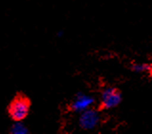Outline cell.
I'll return each instance as SVG.
<instances>
[{
	"label": "cell",
	"mask_w": 152,
	"mask_h": 134,
	"mask_svg": "<svg viewBox=\"0 0 152 134\" xmlns=\"http://www.w3.org/2000/svg\"><path fill=\"white\" fill-rule=\"evenodd\" d=\"M30 111V102L24 96H17L14 99L9 107L10 117L15 121H23L28 116Z\"/></svg>",
	"instance_id": "3957f363"
},
{
	"label": "cell",
	"mask_w": 152,
	"mask_h": 134,
	"mask_svg": "<svg viewBox=\"0 0 152 134\" xmlns=\"http://www.w3.org/2000/svg\"><path fill=\"white\" fill-rule=\"evenodd\" d=\"M97 100L93 95L85 92H77L69 105V110L74 113L80 114L82 111L93 107Z\"/></svg>",
	"instance_id": "277c9868"
},
{
	"label": "cell",
	"mask_w": 152,
	"mask_h": 134,
	"mask_svg": "<svg viewBox=\"0 0 152 134\" xmlns=\"http://www.w3.org/2000/svg\"><path fill=\"white\" fill-rule=\"evenodd\" d=\"M123 102V93L115 87L107 86L104 87L99 100V109L101 110H112L118 107Z\"/></svg>",
	"instance_id": "6da1fadb"
},
{
	"label": "cell",
	"mask_w": 152,
	"mask_h": 134,
	"mask_svg": "<svg viewBox=\"0 0 152 134\" xmlns=\"http://www.w3.org/2000/svg\"><path fill=\"white\" fill-rule=\"evenodd\" d=\"M130 71L137 74H150L151 68L150 63L135 62L130 65Z\"/></svg>",
	"instance_id": "5b68a950"
},
{
	"label": "cell",
	"mask_w": 152,
	"mask_h": 134,
	"mask_svg": "<svg viewBox=\"0 0 152 134\" xmlns=\"http://www.w3.org/2000/svg\"><path fill=\"white\" fill-rule=\"evenodd\" d=\"M102 123V110L95 107L86 110L79 114L77 125L80 129L85 131H93Z\"/></svg>",
	"instance_id": "7a4b0ae2"
},
{
	"label": "cell",
	"mask_w": 152,
	"mask_h": 134,
	"mask_svg": "<svg viewBox=\"0 0 152 134\" xmlns=\"http://www.w3.org/2000/svg\"><path fill=\"white\" fill-rule=\"evenodd\" d=\"M150 68H151V72H150V74L152 75V61L150 62Z\"/></svg>",
	"instance_id": "52a82bcc"
},
{
	"label": "cell",
	"mask_w": 152,
	"mask_h": 134,
	"mask_svg": "<svg viewBox=\"0 0 152 134\" xmlns=\"http://www.w3.org/2000/svg\"><path fill=\"white\" fill-rule=\"evenodd\" d=\"M11 133L12 134H26L28 133V128L22 123V121H17L11 128Z\"/></svg>",
	"instance_id": "8992f818"
}]
</instances>
